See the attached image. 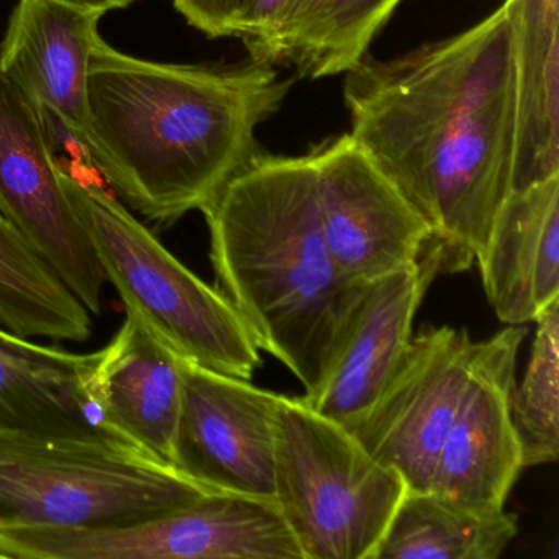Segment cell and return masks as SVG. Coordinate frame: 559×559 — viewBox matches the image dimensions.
I'll list each match as a JSON object with an SVG mask.
<instances>
[{
    "label": "cell",
    "instance_id": "6da1fadb",
    "mask_svg": "<svg viewBox=\"0 0 559 559\" xmlns=\"http://www.w3.org/2000/svg\"><path fill=\"white\" fill-rule=\"evenodd\" d=\"M352 130L431 231L440 271L469 270L512 192L513 22L503 2L479 24L392 60L346 71Z\"/></svg>",
    "mask_w": 559,
    "mask_h": 559
},
{
    "label": "cell",
    "instance_id": "7a4b0ae2",
    "mask_svg": "<svg viewBox=\"0 0 559 559\" xmlns=\"http://www.w3.org/2000/svg\"><path fill=\"white\" fill-rule=\"evenodd\" d=\"M290 84L273 64L158 63L97 38L87 73L84 162L148 221L204 211L261 153L257 130Z\"/></svg>",
    "mask_w": 559,
    "mask_h": 559
},
{
    "label": "cell",
    "instance_id": "3957f363",
    "mask_svg": "<svg viewBox=\"0 0 559 559\" xmlns=\"http://www.w3.org/2000/svg\"><path fill=\"white\" fill-rule=\"evenodd\" d=\"M211 261L263 352L312 394L355 319L366 284L333 260L320 221L310 152H261L202 211Z\"/></svg>",
    "mask_w": 559,
    "mask_h": 559
},
{
    "label": "cell",
    "instance_id": "277c9868",
    "mask_svg": "<svg viewBox=\"0 0 559 559\" xmlns=\"http://www.w3.org/2000/svg\"><path fill=\"white\" fill-rule=\"evenodd\" d=\"M211 492L112 435L0 430V528L132 525Z\"/></svg>",
    "mask_w": 559,
    "mask_h": 559
},
{
    "label": "cell",
    "instance_id": "5b68a950",
    "mask_svg": "<svg viewBox=\"0 0 559 559\" xmlns=\"http://www.w3.org/2000/svg\"><path fill=\"white\" fill-rule=\"evenodd\" d=\"M63 182L127 313L185 361L250 381L261 349L224 293L169 253L103 186L64 166Z\"/></svg>",
    "mask_w": 559,
    "mask_h": 559
},
{
    "label": "cell",
    "instance_id": "8992f818",
    "mask_svg": "<svg viewBox=\"0 0 559 559\" xmlns=\"http://www.w3.org/2000/svg\"><path fill=\"white\" fill-rule=\"evenodd\" d=\"M405 490L348 428L280 394L274 500L304 559H374Z\"/></svg>",
    "mask_w": 559,
    "mask_h": 559
},
{
    "label": "cell",
    "instance_id": "52a82bcc",
    "mask_svg": "<svg viewBox=\"0 0 559 559\" xmlns=\"http://www.w3.org/2000/svg\"><path fill=\"white\" fill-rule=\"evenodd\" d=\"M8 559H304L274 500L211 492L132 525L0 528Z\"/></svg>",
    "mask_w": 559,
    "mask_h": 559
},
{
    "label": "cell",
    "instance_id": "ba28073f",
    "mask_svg": "<svg viewBox=\"0 0 559 559\" xmlns=\"http://www.w3.org/2000/svg\"><path fill=\"white\" fill-rule=\"evenodd\" d=\"M0 214L50 264L90 312H100L106 274L68 198L37 107L0 71Z\"/></svg>",
    "mask_w": 559,
    "mask_h": 559
},
{
    "label": "cell",
    "instance_id": "9c48e42d",
    "mask_svg": "<svg viewBox=\"0 0 559 559\" xmlns=\"http://www.w3.org/2000/svg\"><path fill=\"white\" fill-rule=\"evenodd\" d=\"M474 346L466 330L424 326L381 394L346 427L372 457L401 474L408 490L431 489L469 381Z\"/></svg>",
    "mask_w": 559,
    "mask_h": 559
},
{
    "label": "cell",
    "instance_id": "30bf717a",
    "mask_svg": "<svg viewBox=\"0 0 559 559\" xmlns=\"http://www.w3.org/2000/svg\"><path fill=\"white\" fill-rule=\"evenodd\" d=\"M310 156L323 237L348 280L368 284L427 253L430 228L349 133Z\"/></svg>",
    "mask_w": 559,
    "mask_h": 559
},
{
    "label": "cell",
    "instance_id": "8fae6325",
    "mask_svg": "<svg viewBox=\"0 0 559 559\" xmlns=\"http://www.w3.org/2000/svg\"><path fill=\"white\" fill-rule=\"evenodd\" d=\"M181 371L176 469L217 492L274 500L280 394L185 359Z\"/></svg>",
    "mask_w": 559,
    "mask_h": 559
},
{
    "label": "cell",
    "instance_id": "7c38bea8",
    "mask_svg": "<svg viewBox=\"0 0 559 559\" xmlns=\"http://www.w3.org/2000/svg\"><path fill=\"white\" fill-rule=\"evenodd\" d=\"M526 333V325H509L476 342L469 381L441 448L431 492L484 512L506 509L523 469L510 397Z\"/></svg>",
    "mask_w": 559,
    "mask_h": 559
},
{
    "label": "cell",
    "instance_id": "4fadbf2b",
    "mask_svg": "<svg viewBox=\"0 0 559 559\" xmlns=\"http://www.w3.org/2000/svg\"><path fill=\"white\" fill-rule=\"evenodd\" d=\"M104 15L61 0H19L0 44V71L37 107L53 145L83 159L87 73Z\"/></svg>",
    "mask_w": 559,
    "mask_h": 559
},
{
    "label": "cell",
    "instance_id": "5bb4252c",
    "mask_svg": "<svg viewBox=\"0 0 559 559\" xmlns=\"http://www.w3.org/2000/svg\"><path fill=\"white\" fill-rule=\"evenodd\" d=\"M441 274L433 245L420 260L366 284L355 319L325 378L304 401L343 427L361 417L397 369L418 307Z\"/></svg>",
    "mask_w": 559,
    "mask_h": 559
},
{
    "label": "cell",
    "instance_id": "9a60e30c",
    "mask_svg": "<svg viewBox=\"0 0 559 559\" xmlns=\"http://www.w3.org/2000/svg\"><path fill=\"white\" fill-rule=\"evenodd\" d=\"M87 392L107 431L175 467L181 358L132 313L97 352Z\"/></svg>",
    "mask_w": 559,
    "mask_h": 559
},
{
    "label": "cell",
    "instance_id": "2e32d148",
    "mask_svg": "<svg viewBox=\"0 0 559 559\" xmlns=\"http://www.w3.org/2000/svg\"><path fill=\"white\" fill-rule=\"evenodd\" d=\"M476 263L507 325L535 322L559 300V175L510 192Z\"/></svg>",
    "mask_w": 559,
    "mask_h": 559
},
{
    "label": "cell",
    "instance_id": "e0dca14e",
    "mask_svg": "<svg viewBox=\"0 0 559 559\" xmlns=\"http://www.w3.org/2000/svg\"><path fill=\"white\" fill-rule=\"evenodd\" d=\"M96 359L97 353L38 345L0 329V430L112 435L87 392Z\"/></svg>",
    "mask_w": 559,
    "mask_h": 559
},
{
    "label": "cell",
    "instance_id": "ac0fdd59",
    "mask_svg": "<svg viewBox=\"0 0 559 559\" xmlns=\"http://www.w3.org/2000/svg\"><path fill=\"white\" fill-rule=\"evenodd\" d=\"M515 58L512 191L559 175V0H507Z\"/></svg>",
    "mask_w": 559,
    "mask_h": 559
},
{
    "label": "cell",
    "instance_id": "d6986e66",
    "mask_svg": "<svg viewBox=\"0 0 559 559\" xmlns=\"http://www.w3.org/2000/svg\"><path fill=\"white\" fill-rule=\"evenodd\" d=\"M519 532L515 513L484 512L431 490H405L374 559H496Z\"/></svg>",
    "mask_w": 559,
    "mask_h": 559
},
{
    "label": "cell",
    "instance_id": "ffe728a7",
    "mask_svg": "<svg viewBox=\"0 0 559 559\" xmlns=\"http://www.w3.org/2000/svg\"><path fill=\"white\" fill-rule=\"evenodd\" d=\"M402 0H293L270 51V63H293L310 80L346 73Z\"/></svg>",
    "mask_w": 559,
    "mask_h": 559
},
{
    "label": "cell",
    "instance_id": "44dd1931",
    "mask_svg": "<svg viewBox=\"0 0 559 559\" xmlns=\"http://www.w3.org/2000/svg\"><path fill=\"white\" fill-rule=\"evenodd\" d=\"M0 323L15 335L86 342L90 310L0 214Z\"/></svg>",
    "mask_w": 559,
    "mask_h": 559
},
{
    "label": "cell",
    "instance_id": "7402d4cb",
    "mask_svg": "<svg viewBox=\"0 0 559 559\" xmlns=\"http://www.w3.org/2000/svg\"><path fill=\"white\" fill-rule=\"evenodd\" d=\"M535 342L522 382L510 397V418L523 469L559 457V300L535 320Z\"/></svg>",
    "mask_w": 559,
    "mask_h": 559
},
{
    "label": "cell",
    "instance_id": "603a6c76",
    "mask_svg": "<svg viewBox=\"0 0 559 559\" xmlns=\"http://www.w3.org/2000/svg\"><path fill=\"white\" fill-rule=\"evenodd\" d=\"M290 2L293 0H241L235 37L247 45L251 60L270 63L274 37Z\"/></svg>",
    "mask_w": 559,
    "mask_h": 559
},
{
    "label": "cell",
    "instance_id": "cb8c5ba5",
    "mask_svg": "<svg viewBox=\"0 0 559 559\" xmlns=\"http://www.w3.org/2000/svg\"><path fill=\"white\" fill-rule=\"evenodd\" d=\"M191 27L209 38L235 37L241 0H173Z\"/></svg>",
    "mask_w": 559,
    "mask_h": 559
},
{
    "label": "cell",
    "instance_id": "d4e9b609",
    "mask_svg": "<svg viewBox=\"0 0 559 559\" xmlns=\"http://www.w3.org/2000/svg\"><path fill=\"white\" fill-rule=\"evenodd\" d=\"M61 2L76 5V8L87 9V11L109 14L110 11H119V9L129 8L135 0H61Z\"/></svg>",
    "mask_w": 559,
    "mask_h": 559
}]
</instances>
